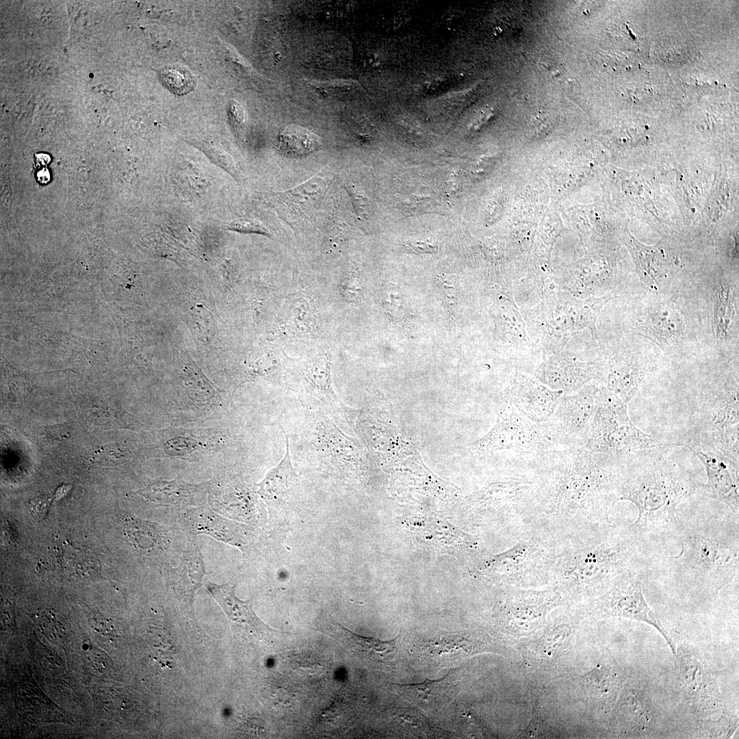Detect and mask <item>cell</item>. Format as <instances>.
Segmentation results:
<instances>
[{
	"instance_id": "cell-1",
	"label": "cell",
	"mask_w": 739,
	"mask_h": 739,
	"mask_svg": "<svg viewBox=\"0 0 739 739\" xmlns=\"http://www.w3.org/2000/svg\"><path fill=\"white\" fill-rule=\"evenodd\" d=\"M664 448L619 456L611 474L617 500L628 501L637 508V519L630 526L644 537L674 530L678 506L701 494L704 486L692 471L667 457Z\"/></svg>"
},
{
	"instance_id": "cell-2",
	"label": "cell",
	"mask_w": 739,
	"mask_h": 739,
	"mask_svg": "<svg viewBox=\"0 0 739 739\" xmlns=\"http://www.w3.org/2000/svg\"><path fill=\"white\" fill-rule=\"evenodd\" d=\"M739 515L687 516L679 510L674 531L681 552L671 557L675 572L718 590L738 575Z\"/></svg>"
},
{
	"instance_id": "cell-3",
	"label": "cell",
	"mask_w": 739,
	"mask_h": 739,
	"mask_svg": "<svg viewBox=\"0 0 739 739\" xmlns=\"http://www.w3.org/2000/svg\"><path fill=\"white\" fill-rule=\"evenodd\" d=\"M738 372L701 391L695 401L687 431L711 443L739 463V389Z\"/></svg>"
},
{
	"instance_id": "cell-4",
	"label": "cell",
	"mask_w": 739,
	"mask_h": 739,
	"mask_svg": "<svg viewBox=\"0 0 739 739\" xmlns=\"http://www.w3.org/2000/svg\"><path fill=\"white\" fill-rule=\"evenodd\" d=\"M595 408L584 446L593 453L619 456L663 447L662 442L638 428L631 421L627 404L599 385Z\"/></svg>"
},
{
	"instance_id": "cell-5",
	"label": "cell",
	"mask_w": 739,
	"mask_h": 739,
	"mask_svg": "<svg viewBox=\"0 0 739 739\" xmlns=\"http://www.w3.org/2000/svg\"><path fill=\"white\" fill-rule=\"evenodd\" d=\"M541 423L532 422L513 403L504 399L497 411V419L491 430L469 444L475 456H487L502 450H515L521 454L550 450Z\"/></svg>"
},
{
	"instance_id": "cell-6",
	"label": "cell",
	"mask_w": 739,
	"mask_h": 739,
	"mask_svg": "<svg viewBox=\"0 0 739 739\" xmlns=\"http://www.w3.org/2000/svg\"><path fill=\"white\" fill-rule=\"evenodd\" d=\"M665 447L682 446L703 463L708 481L701 495L723 503L739 515V463L725 456L711 443L684 430Z\"/></svg>"
},
{
	"instance_id": "cell-7",
	"label": "cell",
	"mask_w": 739,
	"mask_h": 739,
	"mask_svg": "<svg viewBox=\"0 0 739 739\" xmlns=\"http://www.w3.org/2000/svg\"><path fill=\"white\" fill-rule=\"evenodd\" d=\"M599 389V386L588 383L575 391L562 394L553 415L541 423L553 448L584 446Z\"/></svg>"
},
{
	"instance_id": "cell-8",
	"label": "cell",
	"mask_w": 739,
	"mask_h": 739,
	"mask_svg": "<svg viewBox=\"0 0 739 739\" xmlns=\"http://www.w3.org/2000/svg\"><path fill=\"white\" fill-rule=\"evenodd\" d=\"M597 610L601 616L620 617L651 625L675 655L676 647L671 638L645 600L640 571L621 575L614 588L598 601Z\"/></svg>"
},
{
	"instance_id": "cell-9",
	"label": "cell",
	"mask_w": 739,
	"mask_h": 739,
	"mask_svg": "<svg viewBox=\"0 0 739 739\" xmlns=\"http://www.w3.org/2000/svg\"><path fill=\"white\" fill-rule=\"evenodd\" d=\"M634 326L638 334L669 352L682 350L688 337L686 316L676 301L671 299L644 309L636 317Z\"/></svg>"
},
{
	"instance_id": "cell-10",
	"label": "cell",
	"mask_w": 739,
	"mask_h": 739,
	"mask_svg": "<svg viewBox=\"0 0 739 739\" xmlns=\"http://www.w3.org/2000/svg\"><path fill=\"white\" fill-rule=\"evenodd\" d=\"M596 361L601 385L628 405L645 376L643 359L638 353L624 350L607 352Z\"/></svg>"
},
{
	"instance_id": "cell-11",
	"label": "cell",
	"mask_w": 739,
	"mask_h": 739,
	"mask_svg": "<svg viewBox=\"0 0 739 739\" xmlns=\"http://www.w3.org/2000/svg\"><path fill=\"white\" fill-rule=\"evenodd\" d=\"M610 296L586 300H556L549 304L543 317L547 330L565 343L568 337L578 330L588 328L593 335L596 332V321L600 310Z\"/></svg>"
},
{
	"instance_id": "cell-12",
	"label": "cell",
	"mask_w": 739,
	"mask_h": 739,
	"mask_svg": "<svg viewBox=\"0 0 739 739\" xmlns=\"http://www.w3.org/2000/svg\"><path fill=\"white\" fill-rule=\"evenodd\" d=\"M675 656L682 686L692 704L702 711L718 709L721 703L718 687L701 656L681 645Z\"/></svg>"
},
{
	"instance_id": "cell-13",
	"label": "cell",
	"mask_w": 739,
	"mask_h": 739,
	"mask_svg": "<svg viewBox=\"0 0 739 739\" xmlns=\"http://www.w3.org/2000/svg\"><path fill=\"white\" fill-rule=\"evenodd\" d=\"M563 393L517 372L505 391V398L530 420L540 424L551 417Z\"/></svg>"
},
{
	"instance_id": "cell-14",
	"label": "cell",
	"mask_w": 739,
	"mask_h": 739,
	"mask_svg": "<svg viewBox=\"0 0 739 739\" xmlns=\"http://www.w3.org/2000/svg\"><path fill=\"white\" fill-rule=\"evenodd\" d=\"M620 692L615 714L622 732L639 737L653 731L658 718L649 694L632 683H624Z\"/></svg>"
},
{
	"instance_id": "cell-15",
	"label": "cell",
	"mask_w": 739,
	"mask_h": 739,
	"mask_svg": "<svg viewBox=\"0 0 739 739\" xmlns=\"http://www.w3.org/2000/svg\"><path fill=\"white\" fill-rule=\"evenodd\" d=\"M536 378L547 387L564 393L575 391L593 379L599 378L597 361L582 362L557 354L543 362L535 372Z\"/></svg>"
},
{
	"instance_id": "cell-16",
	"label": "cell",
	"mask_w": 739,
	"mask_h": 739,
	"mask_svg": "<svg viewBox=\"0 0 739 739\" xmlns=\"http://www.w3.org/2000/svg\"><path fill=\"white\" fill-rule=\"evenodd\" d=\"M318 627L322 632L334 638L366 662L389 664L396 657L399 635L395 639L386 641L360 636L341 625L329 614L322 617Z\"/></svg>"
},
{
	"instance_id": "cell-17",
	"label": "cell",
	"mask_w": 739,
	"mask_h": 739,
	"mask_svg": "<svg viewBox=\"0 0 739 739\" xmlns=\"http://www.w3.org/2000/svg\"><path fill=\"white\" fill-rule=\"evenodd\" d=\"M205 586L239 631L262 641H268L278 632L257 616L251 600L242 601L236 597L234 585L207 582Z\"/></svg>"
},
{
	"instance_id": "cell-18",
	"label": "cell",
	"mask_w": 739,
	"mask_h": 739,
	"mask_svg": "<svg viewBox=\"0 0 739 739\" xmlns=\"http://www.w3.org/2000/svg\"><path fill=\"white\" fill-rule=\"evenodd\" d=\"M625 674L610 656L603 655L597 666L581 679V686L586 697L601 710L612 709L625 682Z\"/></svg>"
},
{
	"instance_id": "cell-19",
	"label": "cell",
	"mask_w": 739,
	"mask_h": 739,
	"mask_svg": "<svg viewBox=\"0 0 739 739\" xmlns=\"http://www.w3.org/2000/svg\"><path fill=\"white\" fill-rule=\"evenodd\" d=\"M488 641L476 634H453L427 640L421 645L424 656L438 664L489 651Z\"/></svg>"
},
{
	"instance_id": "cell-20",
	"label": "cell",
	"mask_w": 739,
	"mask_h": 739,
	"mask_svg": "<svg viewBox=\"0 0 739 739\" xmlns=\"http://www.w3.org/2000/svg\"><path fill=\"white\" fill-rule=\"evenodd\" d=\"M303 376L306 394L311 398L312 402L337 411L341 415L347 405L335 391L330 356L321 354L309 361L303 368Z\"/></svg>"
},
{
	"instance_id": "cell-21",
	"label": "cell",
	"mask_w": 739,
	"mask_h": 739,
	"mask_svg": "<svg viewBox=\"0 0 739 739\" xmlns=\"http://www.w3.org/2000/svg\"><path fill=\"white\" fill-rule=\"evenodd\" d=\"M636 267L637 274L647 287L658 290L668 272L663 250L658 246H647L628 234L625 241Z\"/></svg>"
},
{
	"instance_id": "cell-22",
	"label": "cell",
	"mask_w": 739,
	"mask_h": 739,
	"mask_svg": "<svg viewBox=\"0 0 739 739\" xmlns=\"http://www.w3.org/2000/svg\"><path fill=\"white\" fill-rule=\"evenodd\" d=\"M391 686L400 696L425 710H432L443 705L450 699L453 690L448 675L437 680L426 679L422 683L391 684Z\"/></svg>"
},
{
	"instance_id": "cell-23",
	"label": "cell",
	"mask_w": 739,
	"mask_h": 739,
	"mask_svg": "<svg viewBox=\"0 0 739 739\" xmlns=\"http://www.w3.org/2000/svg\"><path fill=\"white\" fill-rule=\"evenodd\" d=\"M298 484V476L291 463L289 443L286 437L285 455L257 484V493L268 500H282L289 496Z\"/></svg>"
},
{
	"instance_id": "cell-24",
	"label": "cell",
	"mask_w": 739,
	"mask_h": 739,
	"mask_svg": "<svg viewBox=\"0 0 739 739\" xmlns=\"http://www.w3.org/2000/svg\"><path fill=\"white\" fill-rule=\"evenodd\" d=\"M280 149L293 156L308 155L317 148L320 140L314 133L301 126L291 125L285 127L278 137Z\"/></svg>"
},
{
	"instance_id": "cell-25",
	"label": "cell",
	"mask_w": 739,
	"mask_h": 739,
	"mask_svg": "<svg viewBox=\"0 0 739 739\" xmlns=\"http://www.w3.org/2000/svg\"><path fill=\"white\" fill-rule=\"evenodd\" d=\"M287 316L295 328L302 333L312 331L316 322V316L311 304L304 297L294 298L289 302Z\"/></svg>"
},
{
	"instance_id": "cell-26",
	"label": "cell",
	"mask_w": 739,
	"mask_h": 739,
	"mask_svg": "<svg viewBox=\"0 0 739 739\" xmlns=\"http://www.w3.org/2000/svg\"><path fill=\"white\" fill-rule=\"evenodd\" d=\"M714 308V323L717 334L725 335L735 314L730 289L722 284Z\"/></svg>"
},
{
	"instance_id": "cell-27",
	"label": "cell",
	"mask_w": 739,
	"mask_h": 739,
	"mask_svg": "<svg viewBox=\"0 0 739 739\" xmlns=\"http://www.w3.org/2000/svg\"><path fill=\"white\" fill-rule=\"evenodd\" d=\"M163 83L172 92L183 94L195 86V80L187 70L175 67L163 70L160 74Z\"/></svg>"
},
{
	"instance_id": "cell-28",
	"label": "cell",
	"mask_w": 739,
	"mask_h": 739,
	"mask_svg": "<svg viewBox=\"0 0 739 739\" xmlns=\"http://www.w3.org/2000/svg\"><path fill=\"white\" fill-rule=\"evenodd\" d=\"M380 301L383 309L389 320H398L404 309V298L400 287L392 283L386 284L381 291Z\"/></svg>"
},
{
	"instance_id": "cell-29",
	"label": "cell",
	"mask_w": 739,
	"mask_h": 739,
	"mask_svg": "<svg viewBox=\"0 0 739 739\" xmlns=\"http://www.w3.org/2000/svg\"><path fill=\"white\" fill-rule=\"evenodd\" d=\"M326 187V182L322 178L314 177L296 187L283 192V196L301 203L322 195Z\"/></svg>"
},
{
	"instance_id": "cell-30",
	"label": "cell",
	"mask_w": 739,
	"mask_h": 739,
	"mask_svg": "<svg viewBox=\"0 0 739 739\" xmlns=\"http://www.w3.org/2000/svg\"><path fill=\"white\" fill-rule=\"evenodd\" d=\"M339 292L343 300L348 303L359 302L363 294L361 279L354 274L346 276L339 285Z\"/></svg>"
},
{
	"instance_id": "cell-31",
	"label": "cell",
	"mask_w": 739,
	"mask_h": 739,
	"mask_svg": "<svg viewBox=\"0 0 739 739\" xmlns=\"http://www.w3.org/2000/svg\"><path fill=\"white\" fill-rule=\"evenodd\" d=\"M436 281L443 300L450 307H454L460 294V285L456 276L442 274L437 276Z\"/></svg>"
},
{
	"instance_id": "cell-32",
	"label": "cell",
	"mask_w": 739,
	"mask_h": 739,
	"mask_svg": "<svg viewBox=\"0 0 739 739\" xmlns=\"http://www.w3.org/2000/svg\"><path fill=\"white\" fill-rule=\"evenodd\" d=\"M407 248L415 253H432L437 250V244L430 240H409L406 242Z\"/></svg>"
},
{
	"instance_id": "cell-33",
	"label": "cell",
	"mask_w": 739,
	"mask_h": 739,
	"mask_svg": "<svg viewBox=\"0 0 739 739\" xmlns=\"http://www.w3.org/2000/svg\"><path fill=\"white\" fill-rule=\"evenodd\" d=\"M87 615L90 624L96 631L107 635V633L109 632V627L106 619L97 612H92L91 610L89 612H87Z\"/></svg>"
},
{
	"instance_id": "cell-34",
	"label": "cell",
	"mask_w": 739,
	"mask_h": 739,
	"mask_svg": "<svg viewBox=\"0 0 739 739\" xmlns=\"http://www.w3.org/2000/svg\"><path fill=\"white\" fill-rule=\"evenodd\" d=\"M347 190L352 200L357 214L361 216L365 214L368 205L367 198L360 193L352 191L351 189Z\"/></svg>"
},
{
	"instance_id": "cell-35",
	"label": "cell",
	"mask_w": 739,
	"mask_h": 739,
	"mask_svg": "<svg viewBox=\"0 0 739 739\" xmlns=\"http://www.w3.org/2000/svg\"><path fill=\"white\" fill-rule=\"evenodd\" d=\"M235 227L239 231L255 232L270 236L269 232L265 229L252 221H239Z\"/></svg>"
},
{
	"instance_id": "cell-36",
	"label": "cell",
	"mask_w": 739,
	"mask_h": 739,
	"mask_svg": "<svg viewBox=\"0 0 739 739\" xmlns=\"http://www.w3.org/2000/svg\"><path fill=\"white\" fill-rule=\"evenodd\" d=\"M38 177L39 179L41 180L40 181L42 183H44V179L43 178H45L47 181H48V180L49 179V174L48 170H42L41 172H39V174H38Z\"/></svg>"
}]
</instances>
